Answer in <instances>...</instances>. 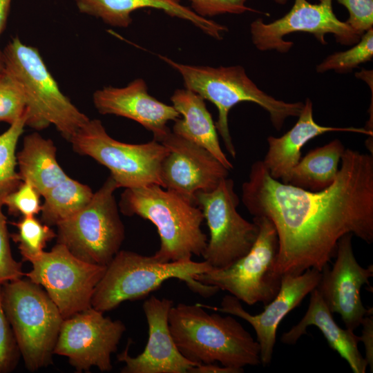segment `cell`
<instances>
[{
    "mask_svg": "<svg viewBox=\"0 0 373 373\" xmlns=\"http://www.w3.org/2000/svg\"><path fill=\"white\" fill-rule=\"evenodd\" d=\"M334 182L311 191L273 178L258 160L242 185V201L254 217L274 224L278 240L276 272L322 271L338 240L351 233L373 242V154L345 149Z\"/></svg>",
    "mask_w": 373,
    "mask_h": 373,
    "instance_id": "obj_1",
    "label": "cell"
},
{
    "mask_svg": "<svg viewBox=\"0 0 373 373\" xmlns=\"http://www.w3.org/2000/svg\"><path fill=\"white\" fill-rule=\"evenodd\" d=\"M169 326L180 353L197 364L219 362L241 372L245 366L261 364L258 343L230 314L179 303L170 309Z\"/></svg>",
    "mask_w": 373,
    "mask_h": 373,
    "instance_id": "obj_2",
    "label": "cell"
},
{
    "mask_svg": "<svg viewBox=\"0 0 373 373\" xmlns=\"http://www.w3.org/2000/svg\"><path fill=\"white\" fill-rule=\"evenodd\" d=\"M126 216H138L157 228L160 245L153 257L160 262L191 260L202 256L208 238L201 224L204 220L197 205L158 184L125 189L119 202Z\"/></svg>",
    "mask_w": 373,
    "mask_h": 373,
    "instance_id": "obj_3",
    "label": "cell"
},
{
    "mask_svg": "<svg viewBox=\"0 0 373 373\" xmlns=\"http://www.w3.org/2000/svg\"><path fill=\"white\" fill-rule=\"evenodd\" d=\"M158 57L180 74L185 88L216 106L218 116L216 127L233 158L236 151L228 124L229 113L233 106L245 102L258 104L269 113L271 123L277 131L281 130L287 118L298 117L303 108L302 102H286L260 90L241 66H194L178 63L160 55Z\"/></svg>",
    "mask_w": 373,
    "mask_h": 373,
    "instance_id": "obj_4",
    "label": "cell"
},
{
    "mask_svg": "<svg viewBox=\"0 0 373 373\" xmlns=\"http://www.w3.org/2000/svg\"><path fill=\"white\" fill-rule=\"evenodd\" d=\"M211 268L205 260L160 262L153 256L119 250L97 285L91 307L103 312L111 311L124 301L148 296L171 278L182 280L193 291L209 297L220 289L200 283L195 276Z\"/></svg>",
    "mask_w": 373,
    "mask_h": 373,
    "instance_id": "obj_5",
    "label": "cell"
},
{
    "mask_svg": "<svg viewBox=\"0 0 373 373\" xmlns=\"http://www.w3.org/2000/svg\"><path fill=\"white\" fill-rule=\"evenodd\" d=\"M2 52L4 70L26 99V126L39 131L52 124L69 141L89 118L61 92L38 50L16 37Z\"/></svg>",
    "mask_w": 373,
    "mask_h": 373,
    "instance_id": "obj_6",
    "label": "cell"
},
{
    "mask_svg": "<svg viewBox=\"0 0 373 373\" xmlns=\"http://www.w3.org/2000/svg\"><path fill=\"white\" fill-rule=\"evenodd\" d=\"M2 303L26 368L51 364L64 318L46 291L21 278L2 285Z\"/></svg>",
    "mask_w": 373,
    "mask_h": 373,
    "instance_id": "obj_7",
    "label": "cell"
},
{
    "mask_svg": "<svg viewBox=\"0 0 373 373\" xmlns=\"http://www.w3.org/2000/svg\"><path fill=\"white\" fill-rule=\"evenodd\" d=\"M119 186L109 175L77 213L57 224V243L88 263L107 266L120 250L125 228L114 193Z\"/></svg>",
    "mask_w": 373,
    "mask_h": 373,
    "instance_id": "obj_8",
    "label": "cell"
},
{
    "mask_svg": "<svg viewBox=\"0 0 373 373\" xmlns=\"http://www.w3.org/2000/svg\"><path fill=\"white\" fill-rule=\"evenodd\" d=\"M69 142L75 152L106 167L119 188L162 186L160 167L169 149L153 139L144 144L122 142L108 134L99 119H89Z\"/></svg>",
    "mask_w": 373,
    "mask_h": 373,
    "instance_id": "obj_9",
    "label": "cell"
},
{
    "mask_svg": "<svg viewBox=\"0 0 373 373\" xmlns=\"http://www.w3.org/2000/svg\"><path fill=\"white\" fill-rule=\"evenodd\" d=\"M258 234L249 251L224 269L211 267L198 274L200 283L224 290L249 305H265L277 295L281 276L276 272L278 240L272 222L265 217H254Z\"/></svg>",
    "mask_w": 373,
    "mask_h": 373,
    "instance_id": "obj_10",
    "label": "cell"
},
{
    "mask_svg": "<svg viewBox=\"0 0 373 373\" xmlns=\"http://www.w3.org/2000/svg\"><path fill=\"white\" fill-rule=\"evenodd\" d=\"M195 200L209 231L202 257L213 268L228 267L249 251L258 236V227L238 212L239 198L232 179L222 180L211 191L198 192Z\"/></svg>",
    "mask_w": 373,
    "mask_h": 373,
    "instance_id": "obj_11",
    "label": "cell"
},
{
    "mask_svg": "<svg viewBox=\"0 0 373 373\" xmlns=\"http://www.w3.org/2000/svg\"><path fill=\"white\" fill-rule=\"evenodd\" d=\"M30 262L32 268L25 276L44 287L64 319L91 307L94 291L106 268L79 259L57 242Z\"/></svg>",
    "mask_w": 373,
    "mask_h": 373,
    "instance_id": "obj_12",
    "label": "cell"
},
{
    "mask_svg": "<svg viewBox=\"0 0 373 373\" xmlns=\"http://www.w3.org/2000/svg\"><path fill=\"white\" fill-rule=\"evenodd\" d=\"M103 314L90 307L64 319L54 354L68 358L78 372L92 367L111 371V354L117 351L126 326Z\"/></svg>",
    "mask_w": 373,
    "mask_h": 373,
    "instance_id": "obj_13",
    "label": "cell"
},
{
    "mask_svg": "<svg viewBox=\"0 0 373 373\" xmlns=\"http://www.w3.org/2000/svg\"><path fill=\"white\" fill-rule=\"evenodd\" d=\"M303 32L312 34L321 44L325 45V36L334 35L336 42L345 46L356 44L362 35L356 32L345 21L336 16L332 0H319L312 3L307 0H294V5L283 17L266 23L257 19L250 24L251 40L261 51L276 50L287 52L294 43L283 37L290 33Z\"/></svg>",
    "mask_w": 373,
    "mask_h": 373,
    "instance_id": "obj_14",
    "label": "cell"
},
{
    "mask_svg": "<svg viewBox=\"0 0 373 373\" xmlns=\"http://www.w3.org/2000/svg\"><path fill=\"white\" fill-rule=\"evenodd\" d=\"M159 142L169 149L160 167L162 187L191 203L198 192L211 191L228 178L229 170L209 151L171 130Z\"/></svg>",
    "mask_w": 373,
    "mask_h": 373,
    "instance_id": "obj_15",
    "label": "cell"
},
{
    "mask_svg": "<svg viewBox=\"0 0 373 373\" xmlns=\"http://www.w3.org/2000/svg\"><path fill=\"white\" fill-rule=\"evenodd\" d=\"M321 272L311 268L299 275L282 276L280 289L276 297L265 305L264 310L256 315L247 312L240 300L232 295H225L220 307L198 303L204 308L238 316L254 329L260 346V363L268 365L272 359L278 327L287 314L298 306L307 295L316 288Z\"/></svg>",
    "mask_w": 373,
    "mask_h": 373,
    "instance_id": "obj_16",
    "label": "cell"
},
{
    "mask_svg": "<svg viewBox=\"0 0 373 373\" xmlns=\"http://www.w3.org/2000/svg\"><path fill=\"white\" fill-rule=\"evenodd\" d=\"M352 234L343 236L338 242L335 261L332 267H324L316 289L332 313H338L346 329L354 331L363 318L372 314L361 300V289L370 285L373 276V265L365 268L357 262L354 254Z\"/></svg>",
    "mask_w": 373,
    "mask_h": 373,
    "instance_id": "obj_17",
    "label": "cell"
},
{
    "mask_svg": "<svg viewBox=\"0 0 373 373\" xmlns=\"http://www.w3.org/2000/svg\"><path fill=\"white\" fill-rule=\"evenodd\" d=\"M172 300L151 296L142 305L148 325V341L144 351L135 357L128 354L130 342L117 355L125 363L122 373H188L198 364L185 358L176 346L169 326Z\"/></svg>",
    "mask_w": 373,
    "mask_h": 373,
    "instance_id": "obj_18",
    "label": "cell"
},
{
    "mask_svg": "<svg viewBox=\"0 0 373 373\" xmlns=\"http://www.w3.org/2000/svg\"><path fill=\"white\" fill-rule=\"evenodd\" d=\"M93 101L102 115H114L132 119L160 140L170 131L169 121L175 122L180 115L173 106L157 100L148 92L142 79H135L124 87L105 86L95 91Z\"/></svg>",
    "mask_w": 373,
    "mask_h": 373,
    "instance_id": "obj_19",
    "label": "cell"
},
{
    "mask_svg": "<svg viewBox=\"0 0 373 373\" xmlns=\"http://www.w3.org/2000/svg\"><path fill=\"white\" fill-rule=\"evenodd\" d=\"M294 126L280 137H267L268 150L262 160L270 175L287 184L289 173L301 158V149L312 139L329 132H352L367 135L373 132L365 128L332 127L317 124L313 117V104L309 98L303 106Z\"/></svg>",
    "mask_w": 373,
    "mask_h": 373,
    "instance_id": "obj_20",
    "label": "cell"
},
{
    "mask_svg": "<svg viewBox=\"0 0 373 373\" xmlns=\"http://www.w3.org/2000/svg\"><path fill=\"white\" fill-rule=\"evenodd\" d=\"M79 11L100 19L105 23L117 28H127L132 23V13L140 9L153 8L163 11L171 17L191 23L207 35L222 39L227 28L213 20L200 17L179 0H75Z\"/></svg>",
    "mask_w": 373,
    "mask_h": 373,
    "instance_id": "obj_21",
    "label": "cell"
},
{
    "mask_svg": "<svg viewBox=\"0 0 373 373\" xmlns=\"http://www.w3.org/2000/svg\"><path fill=\"white\" fill-rule=\"evenodd\" d=\"M311 325L321 330L330 347L347 362L353 372H365L367 363L358 347L360 336L354 331L343 329L336 323L332 313L316 288L310 292L305 314L298 324L281 336V342L287 345L295 344L302 335L307 333V328Z\"/></svg>",
    "mask_w": 373,
    "mask_h": 373,
    "instance_id": "obj_22",
    "label": "cell"
},
{
    "mask_svg": "<svg viewBox=\"0 0 373 373\" xmlns=\"http://www.w3.org/2000/svg\"><path fill=\"white\" fill-rule=\"evenodd\" d=\"M182 117L174 122L172 132L209 151L229 171L233 164L221 149L216 124L204 99L187 89H177L170 98Z\"/></svg>",
    "mask_w": 373,
    "mask_h": 373,
    "instance_id": "obj_23",
    "label": "cell"
},
{
    "mask_svg": "<svg viewBox=\"0 0 373 373\" xmlns=\"http://www.w3.org/2000/svg\"><path fill=\"white\" fill-rule=\"evenodd\" d=\"M56 153L50 139L34 132L24 137L22 148L17 153L21 181L33 185L41 196L68 176L57 162Z\"/></svg>",
    "mask_w": 373,
    "mask_h": 373,
    "instance_id": "obj_24",
    "label": "cell"
},
{
    "mask_svg": "<svg viewBox=\"0 0 373 373\" xmlns=\"http://www.w3.org/2000/svg\"><path fill=\"white\" fill-rule=\"evenodd\" d=\"M345 150L338 139L311 150L291 169L287 184L311 191L328 187L337 176Z\"/></svg>",
    "mask_w": 373,
    "mask_h": 373,
    "instance_id": "obj_25",
    "label": "cell"
},
{
    "mask_svg": "<svg viewBox=\"0 0 373 373\" xmlns=\"http://www.w3.org/2000/svg\"><path fill=\"white\" fill-rule=\"evenodd\" d=\"M93 193L89 186L68 176L43 196L41 221L56 226L84 208Z\"/></svg>",
    "mask_w": 373,
    "mask_h": 373,
    "instance_id": "obj_26",
    "label": "cell"
},
{
    "mask_svg": "<svg viewBox=\"0 0 373 373\" xmlns=\"http://www.w3.org/2000/svg\"><path fill=\"white\" fill-rule=\"evenodd\" d=\"M18 229L10 237L18 243V248L23 261L30 262L39 256L46 243L56 237L50 226L35 216H22L17 222L12 223Z\"/></svg>",
    "mask_w": 373,
    "mask_h": 373,
    "instance_id": "obj_27",
    "label": "cell"
},
{
    "mask_svg": "<svg viewBox=\"0 0 373 373\" xmlns=\"http://www.w3.org/2000/svg\"><path fill=\"white\" fill-rule=\"evenodd\" d=\"M373 57V28L364 32L360 40L350 49L332 53L316 67L317 73L329 70L347 73L361 64L372 60Z\"/></svg>",
    "mask_w": 373,
    "mask_h": 373,
    "instance_id": "obj_28",
    "label": "cell"
},
{
    "mask_svg": "<svg viewBox=\"0 0 373 373\" xmlns=\"http://www.w3.org/2000/svg\"><path fill=\"white\" fill-rule=\"evenodd\" d=\"M26 113L10 127L0 134V189L21 182L18 172L16 171V148L19 139L26 126Z\"/></svg>",
    "mask_w": 373,
    "mask_h": 373,
    "instance_id": "obj_29",
    "label": "cell"
},
{
    "mask_svg": "<svg viewBox=\"0 0 373 373\" xmlns=\"http://www.w3.org/2000/svg\"><path fill=\"white\" fill-rule=\"evenodd\" d=\"M19 184L11 185L0 189V285L21 278L25 276L22 270V263L12 256L10 236L7 227L6 217L3 213V198Z\"/></svg>",
    "mask_w": 373,
    "mask_h": 373,
    "instance_id": "obj_30",
    "label": "cell"
},
{
    "mask_svg": "<svg viewBox=\"0 0 373 373\" xmlns=\"http://www.w3.org/2000/svg\"><path fill=\"white\" fill-rule=\"evenodd\" d=\"M26 113V102L17 82L3 70L0 73V122L13 124Z\"/></svg>",
    "mask_w": 373,
    "mask_h": 373,
    "instance_id": "obj_31",
    "label": "cell"
},
{
    "mask_svg": "<svg viewBox=\"0 0 373 373\" xmlns=\"http://www.w3.org/2000/svg\"><path fill=\"white\" fill-rule=\"evenodd\" d=\"M41 194L28 182L22 181L3 198V205L10 213L22 216H35L41 211Z\"/></svg>",
    "mask_w": 373,
    "mask_h": 373,
    "instance_id": "obj_32",
    "label": "cell"
},
{
    "mask_svg": "<svg viewBox=\"0 0 373 373\" xmlns=\"http://www.w3.org/2000/svg\"><path fill=\"white\" fill-rule=\"evenodd\" d=\"M19 356L12 330L3 307L2 285H0V373L12 371Z\"/></svg>",
    "mask_w": 373,
    "mask_h": 373,
    "instance_id": "obj_33",
    "label": "cell"
},
{
    "mask_svg": "<svg viewBox=\"0 0 373 373\" xmlns=\"http://www.w3.org/2000/svg\"><path fill=\"white\" fill-rule=\"evenodd\" d=\"M191 9L200 17H213L224 14L240 15L255 10L246 6L247 0H189Z\"/></svg>",
    "mask_w": 373,
    "mask_h": 373,
    "instance_id": "obj_34",
    "label": "cell"
},
{
    "mask_svg": "<svg viewBox=\"0 0 373 373\" xmlns=\"http://www.w3.org/2000/svg\"><path fill=\"white\" fill-rule=\"evenodd\" d=\"M349 12L345 21L356 32L362 35L373 26V0H336Z\"/></svg>",
    "mask_w": 373,
    "mask_h": 373,
    "instance_id": "obj_35",
    "label": "cell"
},
{
    "mask_svg": "<svg viewBox=\"0 0 373 373\" xmlns=\"http://www.w3.org/2000/svg\"><path fill=\"white\" fill-rule=\"evenodd\" d=\"M373 314L365 316L361 321L363 325L362 335L360 341L363 343L365 347V359L370 367L371 372L373 371Z\"/></svg>",
    "mask_w": 373,
    "mask_h": 373,
    "instance_id": "obj_36",
    "label": "cell"
},
{
    "mask_svg": "<svg viewBox=\"0 0 373 373\" xmlns=\"http://www.w3.org/2000/svg\"><path fill=\"white\" fill-rule=\"evenodd\" d=\"M190 373H241L238 370L218 365L215 363L198 364L189 370Z\"/></svg>",
    "mask_w": 373,
    "mask_h": 373,
    "instance_id": "obj_37",
    "label": "cell"
},
{
    "mask_svg": "<svg viewBox=\"0 0 373 373\" xmlns=\"http://www.w3.org/2000/svg\"><path fill=\"white\" fill-rule=\"evenodd\" d=\"M12 0H0V35L3 32L8 19Z\"/></svg>",
    "mask_w": 373,
    "mask_h": 373,
    "instance_id": "obj_38",
    "label": "cell"
},
{
    "mask_svg": "<svg viewBox=\"0 0 373 373\" xmlns=\"http://www.w3.org/2000/svg\"><path fill=\"white\" fill-rule=\"evenodd\" d=\"M3 52L0 50V73L3 70Z\"/></svg>",
    "mask_w": 373,
    "mask_h": 373,
    "instance_id": "obj_39",
    "label": "cell"
},
{
    "mask_svg": "<svg viewBox=\"0 0 373 373\" xmlns=\"http://www.w3.org/2000/svg\"><path fill=\"white\" fill-rule=\"evenodd\" d=\"M276 3L284 5L288 0H274Z\"/></svg>",
    "mask_w": 373,
    "mask_h": 373,
    "instance_id": "obj_40",
    "label": "cell"
}]
</instances>
